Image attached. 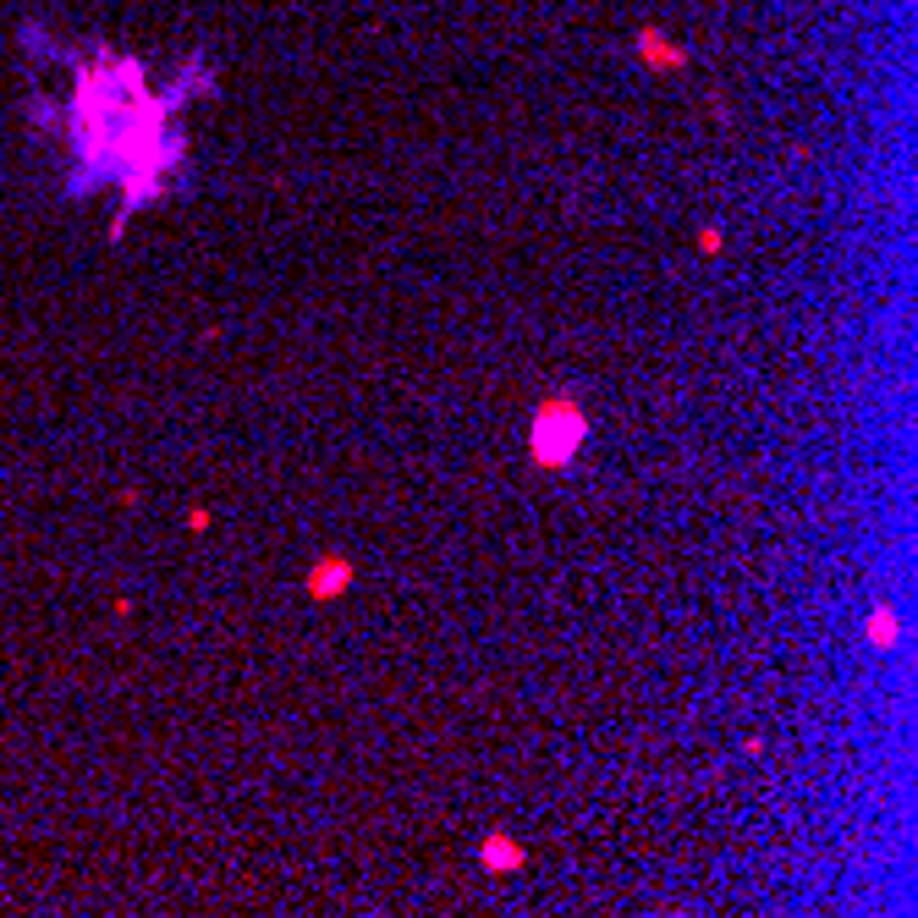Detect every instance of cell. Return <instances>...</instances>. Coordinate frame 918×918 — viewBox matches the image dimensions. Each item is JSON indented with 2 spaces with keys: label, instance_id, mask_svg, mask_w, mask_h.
Wrapping results in <instances>:
<instances>
[{
  "label": "cell",
  "instance_id": "4",
  "mask_svg": "<svg viewBox=\"0 0 918 918\" xmlns=\"http://www.w3.org/2000/svg\"><path fill=\"white\" fill-rule=\"evenodd\" d=\"M479 863H485L490 874H518V869L529 863V847H523L518 836H507V830H490V836L479 841Z\"/></svg>",
  "mask_w": 918,
  "mask_h": 918
},
{
  "label": "cell",
  "instance_id": "3",
  "mask_svg": "<svg viewBox=\"0 0 918 918\" xmlns=\"http://www.w3.org/2000/svg\"><path fill=\"white\" fill-rule=\"evenodd\" d=\"M352 583H358V567H352V556H341V551L314 556V567H308V578H303L308 600H341Z\"/></svg>",
  "mask_w": 918,
  "mask_h": 918
},
{
  "label": "cell",
  "instance_id": "7",
  "mask_svg": "<svg viewBox=\"0 0 918 918\" xmlns=\"http://www.w3.org/2000/svg\"><path fill=\"white\" fill-rule=\"evenodd\" d=\"M721 242H726V237H721V226H699V253H704V259H715V253H721Z\"/></svg>",
  "mask_w": 918,
  "mask_h": 918
},
{
  "label": "cell",
  "instance_id": "5",
  "mask_svg": "<svg viewBox=\"0 0 918 918\" xmlns=\"http://www.w3.org/2000/svg\"><path fill=\"white\" fill-rule=\"evenodd\" d=\"M863 638H869V649H874V655H891V649L902 644V622H896L891 600H880V605L869 611V622H863Z\"/></svg>",
  "mask_w": 918,
  "mask_h": 918
},
{
  "label": "cell",
  "instance_id": "1",
  "mask_svg": "<svg viewBox=\"0 0 918 918\" xmlns=\"http://www.w3.org/2000/svg\"><path fill=\"white\" fill-rule=\"evenodd\" d=\"M177 100H188V83L155 100L138 61H111V56L78 61V89L67 105V133L78 149V188L122 177L127 209H144L149 199H160L188 155V144L166 138V116Z\"/></svg>",
  "mask_w": 918,
  "mask_h": 918
},
{
  "label": "cell",
  "instance_id": "8",
  "mask_svg": "<svg viewBox=\"0 0 918 918\" xmlns=\"http://www.w3.org/2000/svg\"><path fill=\"white\" fill-rule=\"evenodd\" d=\"M188 529H193V534H204V529H209V512H204V507H199V512H188Z\"/></svg>",
  "mask_w": 918,
  "mask_h": 918
},
{
  "label": "cell",
  "instance_id": "2",
  "mask_svg": "<svg viewBox=\"0 0 918 918\" xmlns=\"http://www.w3.org/2000/svg\"><path fill=\"white\" fill-rule=\"evenodd\" d=\"M589 440V412L573 401V396H545L529 418V456H534V468L545 474H562L573 456L583 451Z\"/></svg>",
  "mask_w": 918,
  "mask_h": 918
},
{
  "label": "cell",
  "instance_id": "6",
  "mask_svg": "<svg viewBox=\"0 0 918 918\" xmlns=\"http://www.w3.org/2000/svg\"><path fill=\"white\" fill-rule=\"evenodd\" d=\"M638 50H644V61H655V67H682V61H688V56H682L677 45H666L655 29H644V34H638Z\"/></svg>",
  "mask_w": 918,
  "mask_h": 918
}]
</instances>
